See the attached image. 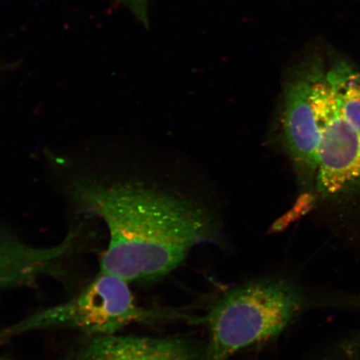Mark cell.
<instances>
[{
	"label": "cell",
	"instance_id": "1",
	"mask_svg": "<svg viewBox=\"0 0 360 360\" xmlns=\"http://www.w3.org/2000/svg\"><path fill=\"white\" fill-rule=\"evenodd\" d=\"M78 195L109 233L100 273L129 283L168 276L214 233L208 211L165 193L120 186L81 188Z\"/></svg>",
	"mask_w": 360,
	"mask_h": 360
},
{
	"label": "cell",
	"instance_id": "2",
	"mask_svg": "<svg viewBox=\"0 0 360 360\" xmlns=\"http://www.w3.org/2000/svg\"><path fill=\"white\" fill-rule=\"evenodd\" d=\"M311 310L360 314V290L311 285L298 278H255L223 295L207 314L204 360H229L238 351L276 339Z\"/></svg>",
	"mask_w": 360,
	"mask_h": 360
},
{
	"label": "cell",
	"instance_id": "3",
	"mask_svg": "<svg viewBox=\"0 0 360 360\" xmlns=\"http://www.w3.org/2000/svg\"><path fill=\"white\" fill-rule=\"evenodd\" d=\"M123 278L98 272L70 300L39 310L0 330V343L30 333L68 330L83 335L117 334L134 323L155 321L165 313L139 306Z\"/></svg>",
	"mask_w": 360,
	"mask_h": 360
},
{
	"label": "cell",
	"instance_id": "4",
	"mask_svg": "<svg viewBox=\"0 0 360 360\" xmlns=\"http://www.w3.org/2000/svg\"><path fill=\"white\" fill-rule=\"evenodd\" d=\"M321 138L315 184L326 198L347 195L360 188V134L340 114L333 89L319 102Z\"/></svg>",
	"mask_w": 360,
	"mask_h": 360
},
{
	"label": "cell",
	"instance_id": "5",
	"mask_svg": "<svg viewBox=\"0 0 360 360\" xmlns=\"http://www.w3.org/2000/svg\"><path fill=\"white\" fill-rule=\"evenodd\" d=\"M319 60L304 61L288 81L283 109V134L288 151L300 177L315 180L321 127L314 96V79Z\"/></svg>",
	"mask_w": 360,
	"mask_h": 360
},
{
	"label": "cell",
	"instance_id": "6",
	"mask_svg": "<svg viewBox=\"0 0 360 360\" xmlns=\"http://www.w3.org/2000/svg\"><path fill=\"white\" fill-rule=\"evenodd\" d=\"M81 248L75 232L56 245L39 247L0 231V294L43 281H67Z\"/></svg>",
	"mask_w": 360,
	"mask_h": 360
},
{
	"label": "cell",
	"instance_id": "7",
	"mask_svg": "<svg viewBox=\"0 0 360 360\" xmlns=\"http://www.w3.org/2000/svg\"><path fill=\"white\" fill-rule=\"evenodd\" d=\"M205 346L191 338L83 335L65 360H199Z\"/></svg>",
	"mask_w": 360,
	"mask_h": 360
},
{
	"label": "cell",
	"instance_id": "8",
	"mask_svg": "<svg viewBox=\"0 0 360 360\" xmlns=\"http://www.w3.org/2000/svg\"><path fill=\"white\" fill-rule=\"evenodd\" d=\"M340 114L360 134V73L346 60H336L326 70Z\"/></svg>",
	"mask_w": 360,
	"mask_h": 360
},
{
	"label": "cell",
	"instance_id": "9",
	"mask_svg": "<svg viewBox=\"0 0 360 360\" xmlns=\"http://www.w3.org/2000/svg\"><path fill=\"white\" fill-rule=\"evenodd\" d=\"M128 8L137 20L146 28L150 26L148 19V0H117Z\"/></svg>",
	"mask_w": 360,
	"mask_h": 360
},
{
	"label": "cell",
	"instance_id": "10",
	"mask_svg": "<svg viewBox=\"0 0 360 360\" xmlns=\"http://www.w3.org/2000/svg\"><path fill=\"white\" fill-rule=\"evenodd\" d=\"M0 360H13V359H8V358H6V357H1V356H0Z\"/></svg>",
	"mask_w": 360,
	"mask_h": 360
}]
</instances>
